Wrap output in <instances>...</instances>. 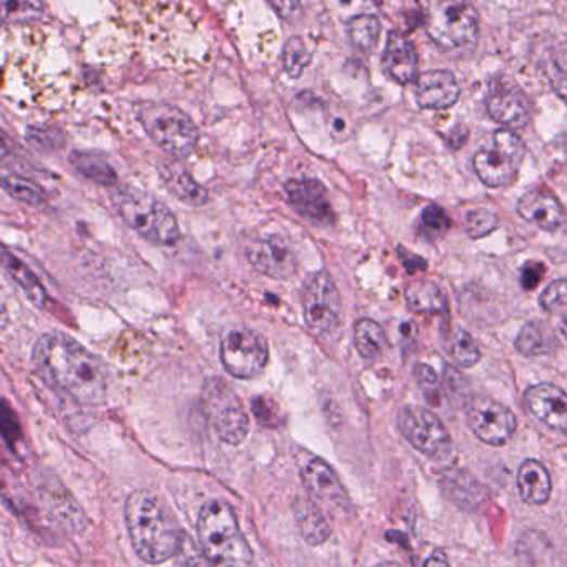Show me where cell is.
Listing matches in <instances>:
<instances>
[{"mask_svg": "<svg viewBox=\"0 0 567 567\" xmlns=\"http://www.w3.org/2000/svg\"><path fill=\"white\" fill-rule=\"evenodd\" d=\"M33 363L43 384L85 407H100L108 395L105 363L64 332L39 337Z\"/></svg>", "mask_w": 567, "mask_h": 567, "instance_id": "cell-1", "label": "cell"}, {"mask_svg": "<svg viewBox=\"0 0 567 567\" xmlns=\"http://www.w3.org/2000/svg\"><path fill=\"white\" fill-rule=\"evenodd\" d=\"M125 521L131 546L143 563L156 566L177 556L183 534L155 493L133 491L125 503Z\"/></svg>", "mask_w": 567, "mask_h": 567, "instance_id": "cell-2", "label": "cell"}, {"mask_svg": "<svg viewBox=\"0 0 567 567\" xmlns=\"http://www.w3.org/2000/svg\"><path fill=\"white\" fill-rule=\"evenodd\" d=\"M197 538L212 567H256L253 550L241 531L233 507L224 501L211 500L202 507Z\"/></svg>", "mask_w": 567, "mask_h": 567, "instance_id": "cell-3", "label": "cell"}, {"mask_svg": "<svg viewBox=\"0 0 567 567\" xmlns=\"http://www.w3.org/2000/svg\"><path fill=\"white\" fill-rule=\"evenodd\" d=\"M425 28L443 52H469L479 39V17L472 0H425Z\"/></svg>", "mask_w": 567, "mask_h": 567, "instance_id": "cell-4", "label": "cell"}, {"mask_svg": "<svg viewBox=\"0 0 567 567\" xmlns=\"http://www.w3.org/2000/svg\"><path fill=\"white\" fill-rule=\"evenodd\" d=\"M112 199L121 219L150 243L173 246L180 240V225L171 209L146 191L120 188Z\"/></svg>", "mask_w": 567, "mask_h": 567, "instance_id": "cell-5", "label": "cell"}, {"mask_svg": "<svg viewBox=\"0 0 567 567\" xmlns=\"http://www.w3.org/2000/svg\"><path fill=\"white\" fill-rule=\"evenodd\" d=\"M140 121L159 149L178 159L193 155L199 143V130L183 109L168 103L141 106Z\"/></svg>", "mask_w": 567, "mask_h": 567, "instance_id": "cell-6", "label": "cell"}, {"mask_svg": "<svg viewBox=\"0 0 567 567\" xmlns=\"http://www.w3.org/2000/svg\"><path fill=\"white\" fill-rule=\"evenodd\" d=\"M203 405L211 427L228 444H241L249 434V416L233 387L211 377L203 387Z\"/></svg>", "mask_w": 567, "mask_h": 567, "instance_id": "cell-7", "label": "cell"}, {"mask_svg": "<svg viewBox=\"0 0 567 567\" xmlns=\"http://www.w3.org/2000/svg\"><path fill=\"white\" fill-rule=\"evenodd\" d=\"M526 156L521 138L513 130H498L491 149L479 150L473 158L476 175L490 188H506L516 180Z\"/></svg>", "mask_w": 567, "mask_h": 567, "instance_id": "cell-8", "label": "cell"}, {"mask_svg": "<svg viewBox=\"0 0 567 567\" xmlns=\"http://www.w3.org/2000/svg\"><path fill=\"white\" fill-rule=\"evenodd\" d=\"M304 318L315 335H332L343 325V299L332 275L318 271L306 279L302 291Z\"/></svg>", "mask_w": 567, "mask_h": 567, "instance_id": "cell-9", "label": "cell"}, {"mask_svg": "<svg viewBox=\"0 0 567 567\" xmlns=\"http://www.w3.org/2000/svg\"><path fill=\"white\" fill-rule=\"evenodd\" d=\"M399 428L410 444L431 460H447L451 455V437L443 422L423 407H403L399 413Z\"/></svg>", "mask_w": 567, "mask_h": 567, "instance_id": "cell-10", "label": "cell"}, {"mask_svg": "<svg viewBox=\"0 0 567 567\" xmlns=\"http://www.w3.org/2000/svg\"><path fill=\"white\" fill-rule=\"evenodd\" d=\"M221 362L233 377H256L268 366V343L261 334L247 328L228 332L222 338Z\"/></svg>", "mask_w": 567, "mask_h": 567, "instance_id": "cell-11", "label": "cell"}, {"mask_svg": "<svg viewBox=\"0 0 567 567\" xmlns=\"http://www.w3.org/2000/svg\"><path fill=\"white\" fill-rule=\"evenodd\" d=\"M466 422L473 434L491 447L506 444L518 427L515 413L488 397H473L469 400L466 405Z\"/></svg>", "mask_w": 567, "mask_h": 567, "instance_id": "cell-12", "label": "cell"}, {"mask_svg": "<svg viewBox=\"0 0 567 567\" xmlns=\"http://www.w3.org/2000/svg\"><path fill=\"white\" fill-rule=\"evenodd\" d=\"M299 472L304 487L318 504L332 513H346L349 510V494L327 462L306 453L304 459H299Z\"/></svg>", "mask_w": 567, "mask_h": 567, "instance_id": "cell-13", "label": "cell"}, {"mask_svg": "<svg viewBox=\"0 0 567 567\" xmlns=\"http://www.w3.org/2000/svg\"><path fill=\"white\" fill-rule=\"evenodd\" d=\"M246 256L250 266L266 278L284 281L296 274V256L284 237L269 236L250 241Z\"/></svg>", "mask_w": 567, "mask_h": 567, "instance_id": "cell-14", "label": "cell"}, {"mask_svg": "<svg viewBox=\"0 0 567 567\" xmlns=\"http://www.w3.org/2000/svg\"><path fill=\"white\" fill-rule=\"evenodd\" d=\"M487 109L490 117L507 130L525 128L531 115L528 96L518 85L507 78H500L491 83L487 96Z\"/></svg>", "mask_w": 567, "mask_h": 567, "instance_id": "cell-15", "label": "cell"}, {"mask_svg": "<svg viewBox=\"0 0 567 567\" xmlns=\"http://www.w3.org/2000/svg\"><path fill=\"white\" fill-rule=\"evenodd\" d=\"M287 202L293 206L294 211L299 212L304 218L315 222L334 221L331 199H328L327 188L321 181L312 180H291L286 184Z\"/></svg>", "mask_w": 567, "mask_h": 567, "instance_id": "cell-16", "label": "cell"}, {"mask_svg": "<svg viewBox=\"0 0 567 567\" xmlns=\"http://www.w3.org/2000/svg\"><path fill=\"white\" fill-rule=\"evenodd\" d=\"M529 412L553 430L567 434V394L556 385L540 384L525 395Z\"/></svg>", "mask_w": 567, "mask_h": 567, "instance_id": "cell-17", "label": "cell"}, {"mask_svg": "<svg viewBox=\"0 0 567 567\" xmlns=\"http://www.w3.org/2000/svg\"><path fill=\"white\" fill-rule=\"evenodd\" d=\"M460 89L455 75L448 70H430L415 80L416 102L425 109H447L459 102Z\"/></svg>", "mask_w": 567, "mask_h": 567, "instance_id": "cell-18", "label": "cell"}, {"mask_svg": "<svg viewBox=\"0 0 567 567\" xmlns=\"http://www.w3.org/2000/svg\"><path fill=\"white\" fill-rule=\"evenodd\" d=\"M382 67L397 83H412L418 77V55L415 46L403 34L391 33L382 55Z\"/></svg>", "mask_w": 567, "mask_h": 567, "instance_id": "cell-19", "label": "cell"}, {"mask_svg": "<svg viewBox=\"0 0 567 567\" xmlns=\"http://www.w3.org/2000/svg\"><path fill=\"white\" fill-rule=\"evenodd\" d=\"M518 212L525 221L544 231H554L563 224L564 208L550 191H528L518 202Z\"/></svg>", "mask_w": 567, "mask_h": 567, "instance_id": "cell-20", "label": "cell"}, {"mask_svg": "<svg viewBox=\"0 0 567 567\" xmlns=\"http://www.w3.org/2000/svg\"><path fill=\"white\" fill-rule=\"evenodd\" d=\"M0 266L5 269L12 281L17 284L18 289L25 294L30 302L40 309L49 306V293L43 287L36 272L28 268L24 259L18 258L14 250L9 249L5 244L0 243Z\"/></svg>", "mask_w": 567, "mask_h": 567, "instance_id": "cell-21", "label": "cell"}, {"mask_svg": "<svg viewBox=\"0 0 567 567\" xmlns=\"http://www.w3.org/2000/svg\"><path fill=\"white\" fill-rule=\"evenodd\" d=\"M294 516H296L300 534L310 546H321V544L327 543L332 534L331 523L325 518L321 506L312 498L310 500H306V498L296 500Z\"/></svg>", "mask_w": 567, "mask_h": 567, "instance_id": "cell-22", "label": "cell"}, {"mask_svg": "<svg viewBox=\"0 0 567 567\" xmlns=\"http://www.w3.org/2000/svg\"><path fill=\"white\" fill-rule=\"evenodd\" d=\"M162 180L169 193L178 197L184 205L203 206L208 203V190L194 181L186 169L177 165V163H166L163 166Z\"/></svg>", "mask_w": 567, "mask_h": 567, "instance_id": "cell-23", "label": "cell"}, {"mask_svg": "<svg viewBox=\"0 0 567 567\" xmlns=\"http://www.w3.org/2000/svg\"><path fill=\"white\" fill-rule=\"evenodd\" d=\"M518 487L523 500L534 506L546 503L553 491L550 473L536 460H526L523 463L518 472Z\"/></svg>", "mask_w": 567, "mask_h": 567, "instance_id": "cell-24", "label": "cell"}, {"mask_svg": "<svg viewBox=\"0 0 567 567\" xmlns=\"http://www.w3.org/2000/svg\"><path fill=\"white\" fill-rule=\"evenodd\" d=\"M407 304L416 314L447 315L448 299L438 284L431 281H415L405 291Z\"/></svg>", "mask_w": 567, "mask_h": 567, "instance_id": "cell-25", "label": "cell"}, {"mask_svg": "<svg viewBox=\"0 0 567 567\" xmlns=\"http://www.w3.org/2000/svg\"><path fill=\"white\" fill-rule=\"evenodd\" d=\"M72 168L87 180L100 184V186H115L118 181L115 169L102 155L92 152H74L68 156Z\"/></svg>", "mask_w": 567, "mask_h": 567, "instance_id": "cell-26", "label": "cell"}, {"mask_svg": "<svg viewBox=\"0 0 567 567\" xmlns=\"http://www.w3.org/2000/svg\"><path fill=\"white\" fill-rule=\"evenodd\" d=\"M443 349L460 366H475L481 359L478 346L465 328L451 325L443 332Z\"/></svg>", "mask_w": 567, "mask_h": 567, "instance_id": "cell-27", "label": "cell"}, {"mask_svg": "<svg viewBox=\"0 0 567 567\" xmlns=\"http://www.w3.org/2000/svg\"><path fill=\"white\" fill-rule=\"evenodd\" d=\"M353 340L360 356L366 360H375L387 349V334L381 324L372 319H360L353 328Z\"/></svg>", "mask_w": 567, "mask_h": 567, "instance_id": "cell-28", "label": "cell"}, {"mask_svg": "<svg viewBox=\"0 0 567 567\" xmlns=\"http://www.w3.org/2000/svg\"><path fill=\"white\" fill-rule=\"evenodd\" d=\"M0 190L14 197L15 202L27 206H42L49 199L47 191L39 183L17 173L0 177Z\"/></svg>", "mask_w": 567, "mask_h": 567, "instance_id": "cell-29", "label": "cell"}, {"mask_svg": "<svg viewBox=\"0 0 567 567\" xmlns=\"http://www.w3.org/2000/svg\"><path fill=\"white\" fill-rule=\"evenodd\" d=\"M350 42L360 52L371 53L381 39L382 24L375 15H357L347 24Z\"/></svg>", "mask_w": 567, "mask_h": 567, "instance_id": "cell-30", "label": "cell"}, {"mask_svg": "<svg viewBox=\"0 0 567 567\" xmlns=\"http://www.w3.org/2000/svg\"><path fill=\"white\" fill-rule=\"evenodd\" d=\"M43 0H0V18L5 22H28L42 17Z\"/></svg>", "mask_w": 567, "mask_h": 567, "instance_id": "cell-31", "label": "cell"}, {"mask_svg": "<svg viewBox=\"0 0 567 567\" xmlns=\"http://www.w3.org/2000/svg\"><path fill=\"white\" fill-rule=\"evenodd\" d=\"M25 140L28 145L40 153H55L65 146V134L62 130L55 127H43V125H36V127H28L25 131Z\"/></svg>", "mask_w": 567, "mask_h": 567, "instance_id": "cell-32", "label": "cell"}, {"mask_svg": "<svg viewBox=\"0 0 567 567\" xmlns=\"http://www.w3.org/2000/svg\"><path fill=\"white\" fill-rule=\"evenodd\" d=\"M310 64V52L300 37H291L282 49V65L289 77L299 78Z\"/></svg>", "mask_w": 567, "mask_h": 567, "instance_id": "cell-33", "label": "cell"}, {"mask_svg": "<svg viewBox=\"0 0 567 567\" xmlns=\"http://www.w3.org/2000/svg\"><path fill=\"white\" fill-rule=\"evenodd\" d=\"M500 225V219L487 208H472L463 216V228L472 240L488 236Z\"/></svg>", "mask_w": 567, "mask_h": 567, "instance_id": "cell-34", "label": "cell"}, {"mask_svg": "<svg viewBox=\"0 0 567 567\" xmlns=\"http://www.w3.org/2000/svg\"><path fill=\"white\" fill-rule=\"evenodd\" d=\"M516 350L525 357H540L550 350V338L538 324H526L516 338Z\"/></svg>", "mask_w": 567, "mask_h": 567, "instance_id": "cell-35", "label": "cell"}, {"mask_svg": "<svg viewBox=\"0 0 567 567\" xmlns=\"http://www.w3.org/2000/svg\"><path fill=\"white\" fill-rule=\"evenodd\" d=\"M0 163L17 171H33L36 169L33 158L25 153L17 141L12 140L8 133L0 130Z\"/></svg>", "mask_w": 567, "mask_h": 567, "instance_id": "cell-36", "label": "cell"}, {"mask_svg": "<svg viewBox=\"0 0 567 567\" xmlns=\"http://www.w3.org/2000/svg\"><path fill=\"white\" fill-rule=\"evenodd\" d=\"M413 374H415L416 384L422 388L425 400H427L430 405H440L441 400H443V385H441L437 372H435L431 366H428L427 363H418Z\"/></svg>", "mask_w": 567, "mask_h": 567, "instance_id": "cell-37", "label": "cell"}, {"mask_svg": "<svg viewBox=\"0 0 567 567\" xmlns=\"http://www.w3.org/2000/svg\"><path fill=\"white\" fill-rule=\"evenodd\" d=\"M546 74L554 92L567 105V52L551 56Z\"/></svg>", "mask_w": 567, "mask_h": 567, "instance_id": "cell-38", "label": "cell"}, {"mask_svg": "<svg viewBox=\"0 0 567 567\" xmlns=\"http://www.w3.org/2000/svg\"><path fill=\"white\" fill-rule=\"evenodd\" d=\"M540 304L547 312H559V310L567 309V279L551 282L541 294Z\"/></svg>", "mask_w": 567, "mask_h": 567, "instance_id": "cell-39", "label": "cell"}, {"mask_svg": "<svg viewBox=\"0 0 567 567\" xmlns=\"http://www.w3.org/2000/svg\"><path fill=\"white\" fill-rule=\"evenodd\" d=\"M177 556V567H212L208 557L203 554L202 547L196 546L186 534H183Z\"/></svg>", "mask_w": 567, "mask_h": 567, "instance_id": "cell-40", "label": "cell"}, {"mask_svg": "<svg viewBox=\"0 0 567 567\" xmlns=\"http://www.w3.org/2000/svg\"><path fill=\"white\" fill-rule=\"evenodd\" d=\"M422 222L430 233L438 234L447 233L451 225L450 218H448L444 209H441L440 206L437 205H430L423 209Z\"/></svg>", "mask_w": 567, "mask_h": 567, "instance_id": "cell-41", "label": "cell"}, {"mask_svg": "<svg viewBox=\"0 0 567 567\" xmlns=\"http://www.w3.org/2000/svg\"><path fill=\"white\" fill-rule=\"evenodd\" d=\"M253 410L258 416L259 422L266 427H278L281 423V415H279V407L275 405L274 400L268 397H258L253 400Z\"/></svg>", "mask_w": 567, "mask_h": 567, "instance_id": "cell-42", "label": "cell"}, {"mask_svg": "<svg viewBox=\"0 0 567 567\" xmlns=\"http://www.w3.org/2000/svg\"><path fill=\"white\" fill-rule=\"evenodd\" d=\"M279 17L291 24H296L304 17V8L300 0H268Z\"/></svg>", "mask_w": 567, "mask_h": 567, "instance_id": "cell-43", "label": "cell"}, {"mask_svg": "<svg viewBox=\"0 0 567 567\" xmlns=\"http://www.w3.org/2000/svg\"><path fill=\"white\" fill-rule=\"evenodd\" d=\"M543 278L544 265H541V262H529V265L523 268L521 286L525 287L526 291L534 289V287H538V284L543 281Z\"/></svg>", "mask_w": 567, "mask_h": 567, "instance_id": "cell-44", "label": "cell"}, {"mask_svg": "<svg viewBox=\"0 0 567 567\" xmlns=\"http://www.w3.org/2000/svg\"><path fill=\"white\" fill-rule=\"evenodd\" d=\"M11 324V314H9L8 299H5L4 289L0 287V334Z\"/></svg>", "mask_w": 567, "mask_h": 567, "instance_id": "cell-45", "label": "cell"}, {"mask_svg": "<svg viewBox=\"0 0 567 567\" xmlns=\"http://www.w3.org/2000/svg\"><path fill=\"white\" fill-rule=\"evenodd\" d=\"M423 567H450V563H448L443 553H434L425 560V566Z\"/></svg>", "mask_w": 567, "mask_h": 567, "instance_id": "cell-46", "label": "cell"}, {"mask_svg": "<svg viewBox=\"0 0 567 567\" xmlns=\"http://www.w3.org/2000/svg\"><path fill=\"white\" fill-rule=\"evenodd\" d=\"M560 331H563L564 337L567 338V315L563 319V324H560Z\"/></svg>", "mask_w": 567, "mask_h": 567, "instance_id": "cell-47", "label": "cell"}, {"mask_svg": "<svg viewBox=\"0 0 567 567\" xmlns=\"http://www.w3.org/2000/svg\"><path fill=\"white\" fill-rule=\"evenodd\" d=\"M377 567H402V566H399V564H395V563H382V564H378Z\"/></svg>", "mask_w": 567, "mask_h": 567, "instance_id": "cell-48", "label": "cell"}, {"mask_svg": "<svg viewBox=\"0 0 567 567\" xmlns=\"http://www.w3.org/2000/svg\"><path fill=\"white\" fill-rule=\"evenodd\" d=\"M375 4H381L382 0H374Z\"/></svg>", "mask_w": 567, "mask_h": 567, "instance_id": "cell-49", "label": "cell"}, {"mask_svg": "<svg viewBox=\"0 0 567 567\" xmlns=\"http://www.w3.org/2000/svg\"><path fill=\"white\" fill-rule=\"evenodd\" d=\"M344 4H347V2H350V0H343Z\"/></svg>", "mask_w": 567, "mask_h": 567, "instance_id": "cell-50", "label": "cell"}]
</instances>
